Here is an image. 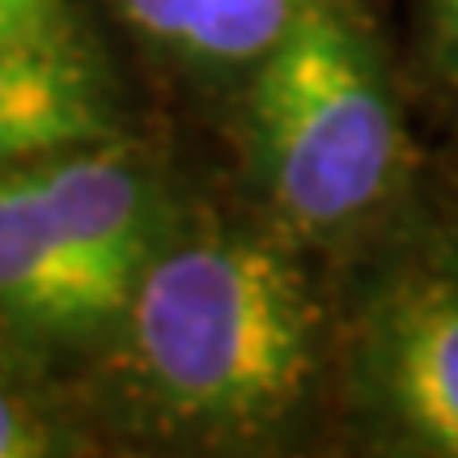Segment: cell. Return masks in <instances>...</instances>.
<instances>
[{"label": "cell", "mask_w": 458, "mask_h": 458, "mask_svg": "<svg viewBox=\"0 0 458 458\" xmlns=\"http://www.w3.org/2000/svg\"><path fill=\"white\" fill-rule=\"evenodd\" d=\"M81 386L114 458L331 454V263L191 179Z\"/></svg>", "instance_id": "obj_1"}, {"label": "cell", "mask_w": 458, "mask_h": 458, "mask_svg": "<svg viewBox=\"0 0 458 458\" xmlns=\"http://www.w3.org/2000/svg\"><path fill=\"white\" fill-rule=\"evenodd\" d=\"M0 458H111L85 386L0 331Z\"/></svg>", "instance_id": "obj_7"}, {"label": "cell", "mask_w": 458, "mask_h": 458, "mask_svg": "<svg viewBox=\"0 0 458 458\" xmlns=\"http://www.w3.org/2000/svg\"><path fill=\"white\" fill-rule=\"evenodd\" d=\"M225 179L280 233L340 263L425 199L428 153L369 0H323L216 102Z\"/></svg>", "instance_id": "obj_2"}, {"label": "cell", "mask_w": 458, "mask_h": 458, "mask_svg": "<svg viewBox=\"0 0 458 458\" xmlns=\"http://www.w3.org/2000/svg\"><path fill=\"white\" fill-rule=\"evenodd\" d=\"M411 68L458 128V0H411Z\"/></svg>", "instance_id": "obj_8"}, {"label": "cell", "mask_w": 458, "mask_h": 458, "mask_svg": "<svg viewBox=\"0 0 458 458\" xmlns=\"http://www.w3.org/2000/svg\"><path fill=\"white\" fill-rule=\"evenodd\" d=\"M331 280V454L458 458V233L420 199Z\"/></svg>", "instance_id": "obj_4"}, {"label": "cell", "mask_w": 458, "mask_h": 458, "mask_svg": "<svg viewBox=\"0 0 458 458\" xmlns=\"http://www.w3.org/2000/svg\"><path fill=\"white\" fill-rule=\"evenodd\" d=\"M170 81L216 102L323 0H89Z\"/></svg>", "instance_id": "obj_6"}, {"label": "cell", "mask_w": 458, "mask_h": 458, "mask_svg": "<svg viewBox=\"0 0 458 458\" xmlns=\"http://www.w3.org/2000/svg\"><path fill=\"white\" fill-rule=\"evenodd\" d=\"M425 199L428 208L437 213V221L458 233V128L437 153H428Z\"/></svg>", "instance_id": "obj_9"}, {"label": "cell", "mask_w": 458, "mask_h": 458, "mask_svg": "<svg viewBox=\"0 0 458 458\" xmlns=\"http://www.w3.org/2000/svg\"><path fill=\"white\" fill-rule=\"evenodd\" d=\"M148 128L89 0H0V170Z\"/></svg>", "instance_id": "obj_5"}, {"label": "cell", "mask_w": 458, "mask_h": 458, "mask_svg": "<svg viewBox=\"0 0 458 458\" xmlns=\"http://www.w3.org/2000/svg\"><path fill=\"white\" fill-rule=\"evenodd\" d=\"M191 174L140 131L0 170V331L81 377L179 213Z\"/></svg>", "instance_id": "obj_3"}]
</instances>
